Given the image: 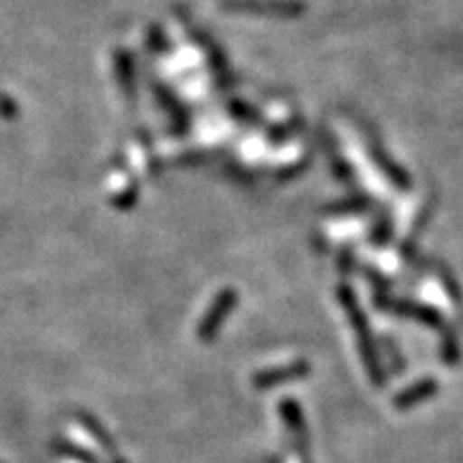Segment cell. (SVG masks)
Segmentation results:
<instances>
[{"instance_id":"6da1fadb","label":"cell","mask_w":463,"mask_h":463,"mask_svg":"<svg viewBox=\"0 0 463 463\" xmlns=\"http://www.w3.org/2000/svg\"><path fill=\"white\" fill-rule=\"evenodd\" d=\"M307 372H309V367H307L305 363L289 364V367L283 369H269V372L258 373L256 378H253V386H256V389H270V386L283 384V382L298 380V375H305Z\"/></svg>"},{"instance_id":"7a4b0ae2","label":"cell","mask_w":463,"mask_h":463,"mask_svg":"<svg viewBox=\"0 0 463 463\" xmlns=\"http://www.w3.org/2000/svg\"><path fill=\"white\" fill-rule=\"evenodd\" d=\"M436 391H438L436 380H431V378L420 380V382H416L414 386H410V389H405L402 395L395 399V405L399 410H405V408H410V405H416V403L425 402V399L433 397V392Z\"/></svg>"}]
</instances>
